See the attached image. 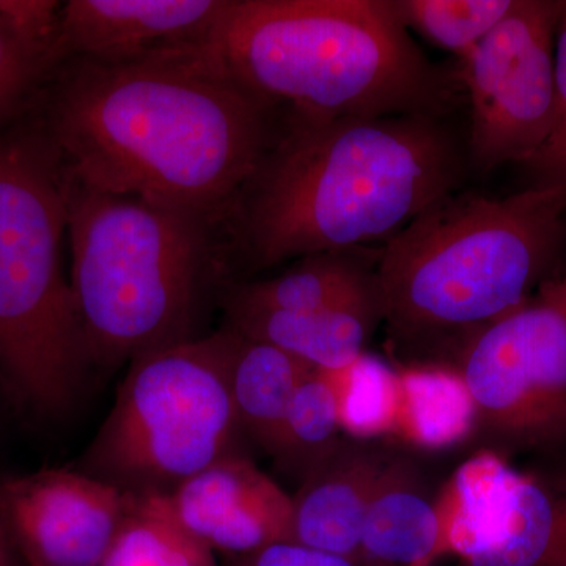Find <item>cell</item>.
Instances as JSON below:
<instances>
[{
    "mask_svg": "<svg viewBox=\"0 0 566 566\" xmlns=\"http://www.w3.org/2000/svg\"><path fill=\"white\" fill-rule=\"evenodd\" d=\"M564 2L515 0L509 14L460 59L471 107L468 161L486 174L523 166L556 120V36Z\"/></svg>",
    "mask_w": 566,
    "mask_h": 566,
    "instance_id": "obj_9",
    "label": "cell"
},
{
    "mask_svg": "<svg viewBox=\"0 0 566 566\" xmlns=\"http://www.w3.org/2000/svg\"><path fill=\"white\" fill-rule=\"evenodd\" d=\"M62 3L54 0H0V20L14 31L59 50Z\"/></svg>",
    "mask_w": 566,
    "mask_h": 566,
    "instance_id": "obj_27",
    "label": "cell"
},
{
    "mask_svg": "<svg viewBox=\"0 0 566 566\" xmlns=\"http://www.w3.org/2000/svg\"><path fill=\"white\" fill-rule=\"evenodd\" d=\"M392 3L408 31L463 59L504 20L515 0H392Z\"/></svg>",
    "mask_w": 566,
    "mask_h": 566,
    "instance_id": "obj_23",
    "label": "cell"
},
{
    "mask_svg": "<svg viewBox=\"0 0 566 566\" xmlns=\"http://www.w3.org/2000/svg\"><path fill=\"white\" fill-rule=\"evenodd\" d=\"M62 57L0 20V132L35 109Z\"/></svg>",
    "mask_w": 566,
    "mask_h": 566,
    "instance_id": "obj_25",
    "label": "cell"
},
{
    "mask_svg": "<svg viewBox=\"0 0 566 566\" xmlns=\"http://www.w3.org/2000/svg\"><path fill=\"white\" fill-rule=\"evenodd\" d=\"M516 469L501 452L483 449L449 476L436 494L449 554L460 560L480 549L504 509Z\"/></svg>",
    "mask_w": 566,
    "mask_h": 566,
    "instance_id": "obj_20",
    "label": "cell"
},
{
    "mask_svg": "<svg viewBox=\"0 0 566 566\" xmlns=\"http://www.w3.org/2000/svg\"><path fill=\"white\" fill-rule=\"evenodd\" d=\"M461 566H566V469L516 471L493 531Z\"/></svg>",
    "mask_w": 566,
    "mask_h": 566,
    "instance_id": "obj_16",
    "label": "cell"
},
{
    "mask_svg": "<svg viewBox=\"0 0 566 566\" xmlns=\"http://www.w3.org/2000/svg\"><path fill=\"white\" fill-rule=\"evenodd\" d=\"M230 346L227 327L134 357L88 463L140 491H158L232 455L241 427L230 394Z\"/></svg>",
    "mask_w": 566,
    "mask_h": 566,
    "instance_id": "obj_7",
    "label": "cell"
},
{
    "mask_svg": "<svg viewBox=\"0 0 566 566\" xmlns=\"http://www.w3.org/2000/svg\"><path fill=\"white\" fill-rule=\"evenodd\" d=\"M342 433L340 401L333 378L315 368L294 390L274 457L304 476L344 438Z\"/></svg>",
    "mask_w": 566,
    "mask_h": 566,
    "instance_id": "obj_22",
    "label": "cell"
},
{
    "mask_svg": "<svg viewBox=\"0 0 566 566\" xmlns=\"http://www.w3.org/2000/svg\"><path fill=\"white\" fill-rule=\"evenodd\" d=\"M395 453L371 441L342 438L305 472L292 495V542L359 564L368 506Z\"/></svg>",
    "mask_w": 566,
    "mask_h": 566,
    "instance_id": "obj_13",
    "label": "cell"
},
{
    "mask_svg": "<svg viewBox=\"0 0 566 566\" xmlns=\"http://www.w3.org/2000/svg\"><path fill=\"white\" fill-rule=\"evenodd\" d=\"M390 436L423 450L452 449L475 436V412L463 379L446 365H401Z\"/></svg>",
    "mask_w": 566,
    "mask_h": 566,
    "instance_id": "obj_19",
    "label": "cell"
},
{
    "mask_svg": "<svg viewBox=\"0 0 566 566\" xmlns=\"http://www.w3.org/2000/svg\"><path fill=\"white\" fill-rule=\"evenodd\" d=\"M227 566H360L349 558L319 553L293 542L275 543L245 556L230 557Z\"/></svg>",
    "mask_w": 566,
    "mask_h": 566,
    "instance_id": "obj_28",
    "label": "cell"
},
{
    "mask_svg": "<svg viewBox=\"0 0 566 566\" xmlns=\"http://www.w3.org/2000/svg\"><path fill=\"white\" fill-rule=\"evenodd\" d=\"M475 412V438L523 449L566 438V270L475 335L453 367Z\"/></svg>",
    "mask_w": 566,
    "mask_h": 566,
    "instance_id": "obj_8",
    "label": "cell"
},
{
    "mask_svg": "<svg viewBox=\"0 0 566 566\" xmlns=\"http://www.w3.org/2000/svg\"><path fill=\"white\" fill-rule=\"evenodd\" d=\"M214 52L245 91L300 117L444 118L464 95L392 0H229Z\"/></svg>",
    "mask_w": 566,
    "mask_h": 566,
    "instance_id": "obj_4",
    "label": "cell"
},
{
    "mask_svg": "<svg viewBox=\"0 0 566 566\" xmlns=\"http://www.w3.org/2000/svg\"><path fill=\"white\" fill-rule=\"evenodd\" d=\"M556 82L557 107L553 129L545 144L523 167L534 180L532 188L566 191V2L557 25Z\"/></svg>",
    "mask_w": 566,
    "mask_h": 566,
    "instance_id": "obj_26",
    "label": "cell"
},
{
    "mask_svg": "<svg viewBox=\"0 0 566 566\" xmlns=\"http://www.w3.org/2000/svg\"><path fill=\"white\" fill-rule=\"evenodd\" d=\"M324 371L337 389L344 433L364 441L390 436L397 412V370L364 354L349 367Z\"/></svg>",
    "mask_w": 566,
    "mask_h": 566,
    "instance_id": "obj_24",
    "label": "cell"
},
{
    "mask_svg": "<svg viewBox=\"0 0 566 566\" xmlns=\"http://www.w3.org/2000/svg\"><path fill=\"white\" fill-rule=\"evenodd\" d=\"M36 109L76 180L221 222L282 125V111L238 84L214 48L65 59Z\"/></svg>",
    "mask_w": 566,
    "mask_h": 566,
    "instance_id": "obj_1",
    "label": "cell"
},
{
    "mask_svg": "<svg viewBox=\"0 0 566 566\" xmlns=\"http://www.w3.org/2000/svg\"><path fill=\"white\" fill-rule=\"evenodd\" d=\"M566 191L450 192L387 243L376 268L387 342L403 365L453 367L464 346L557 274Z\"/></svg>",
    "mask_w": 566,
    "mask_h": 566,
    "instance_id": "obj_3",
    "label": "cell"
},
{
    "mask_svg": "<svg viewBox=\"0 0 566 566\" xmlns=\"http://www.w3.org/2000/svg\"><path fill=\"white\" fill-rule=\"evenodd\" d=\"M229 329L230 394L238 422L241 430L275 455L294 390L315 368L277 346Z\"/></svg>",
    "mask_w": 566,
    "mask_h": 566,
    "instance_id": "obj_18",
    "label": "cell"
},
{
    "mask_svg": "<svg viewBox=\"0 0 566 566\" xmlns=\"http://www.w3.org/2000/svg\"><path fill=\"white\" fill-rule=\"evenodd\" d=\"M21 558L11 545L9 535L0 526V566H20Z\"/></svg>",
    "mask_w": 566,
    "mask_h": 566,
    "instance_id": "obj_29",
    "label": "cell"
},
{
    "mask_svg": "<svg viewBox=\"0 0 566 566\" xmlns=\"http://www.w3.org/2000/svg\"><path fill=\"white\" fill-rule=\"evenodd\" d=\"M449 556L444 523L411 458L395 453L368 506L360 566H434Z\"/></svg>",
    "mask_w": 566,
    "mask_h": 566,
    "instance_id": "obj_14",
    "label": "cell"
},
{
    "mask_svg": "<svg viewBox=\"0 0 566 566\" xmlns=\"http://www.w3.org/2000/svg\"><path fill=\"white\" fill-rule=\"evenodd\" d=\"M99 566H218L178 523L164 491H129L128 510Z\"/></svg>",
    "mask_w": 566,
    "mask_h": 566,
    "instance_id": "obj_21",
    "label": "cell"
},
{
    "mask_svg": "<svg viewBox=\"0 0 566 566\" xmlns=\"http://www.w3.org/2000/svg\"><path fill=\"white\" fill-rule=\"evenodd\" d=\"M229 0H69L59 52L65 59L136 62L214 46Z\"/></svg>",
    "mask_w": 566,
    "mask_h": 566,
    "instance_id": "obj_11",
    "label": "cell"
},
{
    "mask_svg": "<svg viewBox=\"0 0 566 566\" xmlns=\"http://www.w3.org/2000/svg\"><path fill=\"white\" fill-rule=\"evenodd\" d=\"M381 253L382 245H364L303 256L277 277L233 285L226 308L308 312L345 303L376 286Z\"/></svg>",
    "mask_w": 566,
    "mask_h": 566,
    "instance_id": "obj_17",
    "label": "cell"
},
{
    "mask_svg": "<svg viewBox=\"0 0 566 566\" xmlns=\"http://www.w3.org/2000/svg\"><path fill=\"white\" fill-rule=\"evenodd\" d=\"M71 289L92 363L191 340L205 290L227 262L211 216L93 189L70 174Z\"/></svg>",
    "mask_w": 566,
    "mask_h": 566,
    "instance_id": "obj_5",
    "label": "cell"
},
{
    "mask_svg": "<svg viewBox=\"0 0 566 566\" xmlns=\"http://www.w3.org/2000/svg\"><path fill=\"white\" fill-rule=\"evenodd\" d=\"M129 491L69 469L0 479V526L25 566H99Z\"/></svg>",
    "mask_w": 566,
    "mask_h": 566,
    "instance_id": "obj_10",
    "label": "cell"
},
{
    "mask_svg": "<svg viewBox=\"0 0 566 566\" xmlns=\"http://www.w3.org/2000/svg\"><path fill=\"white\" fill-rule=\"evenodd\" d=\"M69 188L36 107L0 132V385L39 416L65 411L92 364L62 270Z\"/></svg>",
    "mask_w": 566,
    "mask_h": 566,
    "instance_id": "obj_6",
    "label": "cell"
},
{
    "mask_svg": "<svg viewBox=\"0 0 566 566\" xmlns=\"http://www.w3.org/2000/svg\"><path fill=\"white\" fill-rule=\"evenodd\" d=\"M468 158L444 118H307L281 129L222 221L229 264L387 243L458 191Z\"/></svg>",
    "mask_w": 566,
    "mask_h": 566,
    "instance_id": "obj_2",
    "label": "cell"
},
{
    "mask_svg": "<svg viewBox=\"0 0 566 566\" xmlns=\"http://www.w3.org/2000/svg\"><path fill=\"white\" fill-rule=\"evenodd\" d=\"M164 494L178 523L227 558L292 542V495L248 458L223 457Z\"/></svg>",
    "mask_w": 566,
    "mask_h": 566,
    "instance_id": "obj_12",
    "label": "cell"
},
{
    "mask_svg": "<svg viewBox=\"0 0 566 566\" xmlns=\"http://www.w3.org/2000/svg\"><path fill=\"white\" fill-rule=\"evenodd\" d=\"M237 333L277 346L318 370H342L360 359L382 324L378 283L353 300L308 312L226 308Z\"/></svg>",
    "mask_w": 566,
    "mask_h": 566,
    "instance_id": "obj_15",
    "label": "cell"
}]
</instances>
